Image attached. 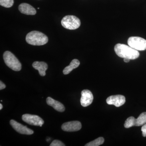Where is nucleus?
<instances>
[{
    "mask_svg": "<svg viewBox=\"0 0 146 146\" xmlns=\"http://www.w3.org/2000/svg\"><path fill=\"white\" fill-rule=\"evenodd\" d=\"M13 0H0V5L6 8H9L13 6Z\"/></svg>",
    "mask_w": 146,
    "mask_h": 146,
    "instance_id": "obj_17",
    "label": "nucleus"
},
{
    "mask_svg": "<svg viewBox=\"0 0 146 146\" xmlns=\"http://www.w3.org/2000/svg\"><path fill=\"white\" fill-rule=\"evenodd\" d=\"M94 100V96L91 91L85 89L81 92L80 103L83 107L89 106L92 103Z\"/></svg>",
    "mask_w": 146,
    "mask_h": 146,
    "instance_id": "obj_11",
    "label": "nucleus"
},
{
    "mask_svg": "<svg viewBox=\"0 0 146 146\" xmlns=\"http://www.w3.org/2000/svg\"><path fill=\"white\" fill-rule=\"evenodd\" d=\"M129 46L137 50L143 51L146 50V40L138 36H131L128 39Z\"/></svg>",
    "mask_w": 146,
    "mask_h": 146,
    "instance_id": "obj_6",
    "label": "nucleus"
},
{
    "mask_svg": "<svg viewBox=\"0 0 146 146\" xmlns=\"http://www.w3.org/2000/svg\"><path fill=\"white\" fill-rule=\"evenodd\" d=\"M50 146H65V145L61 141L56 140L52 141L50 145Z\"/></svg>",
    "mask_w": 146,
    "mask_h": 146,
    "instance_id": "obj_18",
    "label": "nucleus"
},
{
    "mask_svg": "<svg viewBox=\"0 0 146 146\" xmlns=\"http://www.w3.org/2000/svg\"><path fill=\"white\" fill-rule=\"evenodd\" d=\"M129 60H130V59H129V58H124V61L125 63H128V62H129Z\"/></svg>",
    "mask_w": 146,
    "mask_h": 146,
    "instance_id": "obj_21",
    "label": "nucleus"
},
{
    "mask_svg": "<svg viewBox=\"0 0 146 146\" xmlns=\"http://www.w3.org/2000/svg\"><path fill=\"white\" fill-rule=\"evenodd\" d=\"M141 131H142V134L143 137H146V123L143 125L141 128Z\"/></svg>",
    "mask_w": 146,
    "mask_h": 146,
    "instance_id": "obj_19",
    "label": "nucleus"
},
{
    "mask_svg": "<svg viewBox=\"0 0 146 146\" xmlns=\"http://www.w3.org/2000/svg\"><path fill=\"white\" fill-rule=\"evenodd\" d=\"M80 63L78 59H74L72 60L69 66H67L63 70V74L67 75L71 72L74 69L77 68L79 66Z\"/></svg>",
    "mask_w": 146,
    "mask_h": 146,
    "instance_id": "obj_15",
    "label": "nucleus"
},
{
    "mask_svg": "<svg viewBox=\"0 0 146 146\" xmlns=\"http://www.w3.org/2000/svg\"><path fill=\"white\" fill-rule=\"evenodd\" d=\"M18 9L21 13L26 15H34L36 13V10L34 7L29 4L25 3L20 4Z\"/></svg>",
    "mask_w": 146,
    "mask_h": 146,
    "instance_id": "obj_12",
    "label": "nucleus"
},
{
    "mask_svg": "<svg viewBox=\"0 0 146 146\" xmlns=\"http://www.w3.org/2000/svg\"><path fill=\"white\" fill-rule=\"evenodd\" d=\"M6 88V85L1 81H0V90H1L3 89H5Z\"/></svg>",
    "mask_w": 146,
    "mask_h": 146,
    "instance_id": "obj_20",
    "label": "nucleus"
},
{
    "mask_svg": "<svg viewBox=\"0 0 146 146\" xmlns=\"http://www.w3.org/2000/svg\"><path fill=\"white\" fill-rule=\"evenodd\" d=\"M46 103L47 104L53 108L56 111L60 112H63L65 111V108L62 103L54 100L50 97L47 98Z\"/></svg>",
    "mask_w": 146,
    "mask_h": 146,
    "instance_id": "obj_13",
    "label": "nucleus"
},
{
    "mask_svg": "<svg viewBox=\"0 0 146 146\" xmlns=\"http://www.w3.org/2000/svg\"><path fill=\"white\" fill-rule=\"evenodd\" d=\"M3 59L6 65L15 71L21 70L22 65L18 58L10 52L7 51L4 53Z\"/></svg>",
    "mask_w": 146,
    "mask_h": 146,
    "instance_id": "obj_3",
    "label": "nucleus"
},
{
    "mask_svg": "<svg viewBox=\"0 0 146 146\" xmlns=\"http://www.w3.org/2000/svg\"><path fill=\"white\" fill-rule=\"evenodd\" d=\"M146 123V112H143L139 115L137 119L134 117H130L126 120L124 127L126 128H129L133 126H140Z\"/></svg>",
    "mask_w": 146,
    "mask_h": 146,
    "instance_id": "obj_5",
    "label": "nucleus"
},
{
    "mask_svg": "<svg viewBox=\"0 0 146 146\" xmlns=\"http://www.w3.org/2000/svg\"><path fill=\"white\" fill-rule=\"evenodd\" d=\"M3 108L2 104H0V110H2V109Z\"/></svg>",
    "mask_w": 146,
    "mask_h": 146,
    "instance_id": "obj_22",
    "label": "nucleus"
},
{
    "mask_svg": "<svg viewBox=\"0 0 146 146\" xmlns=\"http://www.w3.org/2000/svg\"><path fill=\"white\" fill-rule=\"evenodd\" d=\"M28 44L33 46H42L48 42V37L44 33L37 31L29 33L26 37Z\"/></svg>",
    "mask_w": 146,
    "mask_h": 146,
    "instance_id": "obj_2",
    "label": "nucleus"
},
{
    "mask_svg": "<svg viewBox=\"0 0 146 146\" xmlns=\"http://www.w3.org/2000/svg\"><path fill=\"white\" fill-rule=\"evenodd\" d=\"M22 119L31 125L42 127L44 124V120L37 115L25 114L22 116Z\"/></svg>",
    "mask_w": 146,
    "mask_h": 146,
    "instance_id": "obj_7",
    "label": "nucleus"
},
{
    "mask_svg": "<svg viewBox=\"0 0 146 146\" xmlns=\"http://www.w3.org/2000/svg\"><path fill=\"white\" fill-rule=\"evenodd\" d=\"M32 66L34 69L39 71L40 76H44L46 75V71L48 68L47 63L44 62L35 61L33 63Z\"/></svg>",
    "mask_w": 146,
    "mask_h": 146,
    "instance_id": "obj_14",
    "label": "nucleus"
},
{
    "mask_svg": "<svg viewBox=\"0 0 146 146\" xmlns=\"http://www.w3.org/2000/svg\"><path fill=\"white\" fill-rule=\"evenodd\" d=\"M114 50L119 57L129 58L130 60L136 59L140 55L138 50L123 44H117L115 45Z\"/></svg>",
    "mask_w": 146,
    "mask_h": 146,
    "instance_id": "obj_1",
    "label": "nucleus"
},
{
    "mask_svg": "<svg viewBox=\"0 0 146 146\" xmlns=\"http://www.w3.org/2000/svg\"><path fill=\"white\" fill-rule=\"evenodd\" d=\"M104 139L103 137H99L94 141L89 142L85 145V146H98L104 143Z\"/></svg>",
    "mask_w": 146,
    "mask_h": 146,
    "instance_id": "obj_16",
    "label": "nucleus"
},
{
    "mask_svg": "<svg viewBox=\"0 0 146 146\" xmlns=\"http://www.w3.org/2000/svg\"><path fill=\"white\" fill-rule=\"evenodd\" d=\"M10 123L11 126L17 132L21 134L31 135L34 133L33 130L27 127V126L23 125L15 120H11Z\"/></svg>",
    "mask_w": 146,
    "mask_h": 146,
    "instance_id": "obj_8",
    "label": "nucleus"
},
{
    "mask_svg": "<svg viewBox=\"0 0 146 146\" xmlns=\"http://www.w3.org/2000/svg\"><path fill=\"white\" fill-rule=\"evenodd\" d=\"M82 127L81 123L78 121H72L63 123L61 126V129L64 131L68 132L78 131Z\"/></svg>",
    "mask_w": 146,
    "mask_h": 146,
    "instance_id": "obj_9",
    "label": "nucleus"
},
{
    "mask_svg": "<svg viewBox=\"0 0 146 146\" xmlns=\"http://www.w3.org/2000/svg\"><path fill=\"white\" fill-rule=\"evenodd\" d=\"M106 102L109 105H113L117 107L123 105L125 102V98L122 95L111 96L106 99Z\"/></svg>",
    "mask_w": 146,
    "mask_h": 146,
    "instance_id": "obj_10",
    "label": "nucleus"
},
{
    "mask_svg": "<svg viewBox=\"0 0 146 146\" xmlns=\"http://www.w3.org/2000/svg\"><path fill=\"white\" fill-rule=\"evenodd\" d=\"M63 27L69 30H75L80 26V20L75 16L68 15L65 16L61 21Z\"/></svg>",
    "mask_w": 146,
    "mask_h": 146,
    "instance_id": "obj_4",
    "label": "nucleus"
}]
</instances>
